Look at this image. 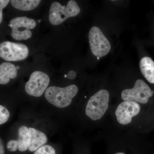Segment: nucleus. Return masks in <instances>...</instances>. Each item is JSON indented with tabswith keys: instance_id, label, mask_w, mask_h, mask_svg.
<instances>
[{
	"instance_id": "obj_18",
	"label": "nucleus",
	"mask_w": 154,
	"mask_h": 154,
	"mask_svg": "<svg viewBox=\"0 0 154 154\" xmlns=\"http://www.w3.org/2000/svg\"><path fill=\"white\" fill-rule=\"evenodd\" d=\"M7 149L11 152H15L18 150V143L16 140H11L7 143Z\"/></svg>"
},
{
	"instance_id": "obj_13",
	"label": "nucleus",
	"mask_w": 154,
	"mask_h": 154,
	"mask_svg": "<svg viewBox=\"0 0 154 154\" xmlns=\"http://www.w3.org/2000/svg\"><path fill=\"white\" fill-rule=\"evenodd\" d=\"M140 68L146 79L151 84H154V62L151 58L145 57L142 58Z\"/></svg>"
},
{
	"instance_id": "obj_6",
	"label": "nucleus",
	"mask_w": 154,
	"mask_h": 154,
	"mask_svg": "<svg viewBox=\"0 0 154 154\" xmlns=\"http://www.w3.org/2000/svg\"><path fill=\"white\" fill-rule=\"evenodd\" d=\"M154 94V91L143 80L139 79L136 81L132 88L122 91L121 98L122 101H133L143 105L147 104Z\"/></svg>"
},
{
	"instance_id": "obj_1",
	"label": "nucleus",
	"mask_w": 154,
	"mask_h": 154,
	"mask_svg": "<svg viewBox=\"0 0 154 154\" xmlns=\"http://www.w3.org/2000/svg\"><path fill=\"white\" fill-rule=\"evenodd\" d=\"M107 140L106 154H145L140 138L137 135L113 134Z\"/></svg>"
},
{
	"instance_id": "obj_14",
	"label": "nucleus",
	"mask_w": 154,
	"mask_h": 154,
	"mask_svg": "<svg viewBox=\"0 0 154 154\" xmlns=\"http://www.w3.org/2000/svg\"><path fill=\"white\" fill-rule=\"evenodd\" d=\"M18 150L25 152L28 150L29 146V132L28 128L22 125L18 130Z\"/></svg>"
},
{
	"instance_id": "obj_22",
	"label": "nucleus",
	"mask_w": 154,
	"mask_h": 154,
	"mask_svg": "<svg viewBox=\"0 0 154 154\" xmlns=\"http://www.w3.org/2000/svg\"><path fill=\"white\" fill-rule=\"evenodd\" d=\"M67 75H64V77L65 78H66V77H67Z\"/></svg>"
},
{
	"instance_id": "obj_12",
	"label": "nucleus",
	"mask_w": 154,
	"mask_h": 154,
	"mask_svg": "<svg viewBox=\"0 0 154 154\" xmlns=\"http://www.w3.org/2000/svg\"><path fill=\"white\" fill-rule=\"evenodd\" d=\"M17 76V69L13 64L3 63L0 65V84L6 85L10 80L16 79Z\"/></svg>"
},
{
	"instance_id": "obj_11",
	"label": "nucleus",
	"mask_w": 154,
	"mask_h": 154,
	"mask_svg": "<svg viewBox=\"0 0 154 154\" xmlns=\"http://www.w3.org/2000/svg\"><path fill=\"white\" fill-rule=\"evenodd\" d=\"M29 146L28 151L34 152L47 143V136L44 132L33 128H28Z\"/></svg>"
},
{
	"instance_id": "obj_7",
	"label": "nucleus",
	"mask_w": 154,
	"mask_h": 154,
	"mask_svg": "<svg viewBox=\"0 0 154 154\" xmlns=\"http://www.w3.org/2000/svg\"><path fill=\"white\" fill-rule=\"evenodd\" d=\"M89 40L91 52L95 56L103 57L110 52V42L98 27L94 26L91 28L89 31Z\"/></svg>"
},
{
	"instance_id": "obj_5",
	"label": "nucleus",
	"mask_w": 154,
	"mask_h": 154,
	"mask_svg": "<svg viewBox=\"0 0 154 154\" xmlns=\"http://www.w3.org/2000/svg\"><path fill=\"white\" fill-rule=\"evenodd\" d=\"M80 11L79 7L73 0L69 1L66 6H62L58 2H54L50 8V23L54 25H60L68 18L79 15Z\"/></svg>"
},
{
	"instance_id": "obj_19",
	"label": "nucleus",
	"mask_w": 154,
	"mask_h": 154,
	"mask_svg": "<svg viewBox=\"0 0 154 154\" xmlns=\"http://www.w3.org/2000/svg\"><path fill=\"white\" fill-rule=\"evenodd\" d=\"M10 1L9 0H1L0 1V23H2L3 19L2 11L3 9L8 5Z\"/></svg>"
},
{
	"instance_id": "obj_4",
	"label": "nucleus",
	"mask_w": 154,
	"mask_h": 154,
	"mask_svg": "<svg viewBox=\"0 0 154 154\" xmlns=\"http://www.w3.org/2000/svg\"><path fill=\"white\" fill-rule=\"evenodd\" d=\"M78 91L79 88L75 85L63 88L51 86L45 92V96L51 105L58 108H64L71 105Z\"/></svg>"
},
{
	"instance_id": "obj_3",
	"label": "nucleus",
	"mask_w": 154,
	"mask_h": 154,
	"mask_svg": "<svg viewBox=\"0 0 154 154\" xmlns=\"http://www.w3.org/2000/svg\"><path fill=\"white\" fill-rule=\"evenodd\" d=\"M143 105L133 101H122L112 110L113 120L119 127L129 128L140 121Z\"/></svg>"
},
{
	"instance_id": "obj_9",
	"label": "nucleus",
	"mask_w": 154,
	"mask_h": 154,
	"mask_svg": "<svg viewBox=\"0 0 154 154\" xmlns=\"http://www.w3.org/2000/svg\"><path fill=\"white\" fill-rule=\"evenodd\" d=\"M29 54V49L22 43L5 41L0 44V57L9 61L23 60Z\"/></svg>"
},
{
	"instance_id": "obj_16",
	"label": "nucleus",
	"mask_w": 154,
	"mask_h": 154,
	"mask_svg": "<svg viewBox=\"0 0 154 154\" xmlns=\"http://www.w3.org/2000/svg\"><path fill=\"white\" fill-rule=\"evenodd\" d=\"M33 154H56V152L52 146L44 145L36 150Z\"/></svg>"
},
{
	"instance_id": "obj_20",
	"label": "nucleus",
	"mask_w": 154,
	"mask_h": 154,
	"mask_svg": "<svg viewBox=\"0 0 154 154\" xmlns=\"http://www.w3.org/2000/svg\"><path fill=\"white\" fill-rule=\"evenodd\" d=\"M76 73L73 70L69 71L67 75L68 78L70 80L74 79L76 77Z\"/></svg>"
},
{
	"instance_id": "obj_17",
	"label": "nucleus",
	"mask_w": 154,
	"mask_h": 154,
	"mask_svg": "<svg viewBox=\"0 0 154 154\" xmlns=\"http://www.w3.org/2000/svg\"><path fill=\"white\" fill-rule=\"evenodd\" d=\"M10 113L8 109L3 105H0V125L5 124L8 120Z\"/></svg>"
},
{
	"instance_id": "obj_15",
	"label": "nucleus",
	"mask_w": 154,
	"mask_h": 154,
	"mask_svg": "<svg viewBox=\"0 0 154 154\" xmlns=\"http://www.w3.org/2000/svg\"><path fill=\"white\" fill-rule=\"evenodd\" d=\"M40 2L39 0H12L11 4L16 9L22 11H30L37 8Z\"/></svg>"
},
{
	"instance_id": "obj_10",
	"label": "nucleus",
	"mask_w": 154,
	"mask_h": 154,
	"mask_svg": "<svg viewBox=\"0 0 154 154\" xmlns=\"http://www.w3.org/2000/svg\"><path fill=\"white\" fill-rule=\"evenodd\" d=\"M49 83V77L46 73L36 71L30 75V79L25 84V91L30 96L40 97L48 88Z\"/></svg>"
},
{
	"instance_id": "obj_21",
	"label": "nucleus",
	"mask_w": 154,
	"mask_h": 154,
	"mask_svg": "<svg viewBox=\"0 0 154 154\" xmlns=\"http://www.w3.org/2000/svg\"><path fill=\"white\" fill-rule=\"evenodd\" d=\"M0 154H5V148L2 139L0 140Z\"/></svg>"
},
{
	"instance_id": "obj_8",
	"label": "nucleus",
	"mask_w": 154,
	"mask_h": 154,
	"mask_svg": "<svg viewBox=\"0 0 154 154\" xmlns=\"http://www.w3.org/2000/svg\"><path fill=\"white\" fill-rule=\"evenodd\" d=\"M36 25L33 19L26 17H16L11 19L9 24L12 29L11 36L17 40H27L32 36L30 29L35 28Z\"/></svg>"
},
{
	"instance_id": "obj_2",
	"label": "nucleus",
	"mask_w": 154,
	"mask_h": 154,
	"mask_svg": "<svg viewBox=\"0 0 154 154\" xmlns=\"http://www.w3.org/2000/svg\"><path fill=\"white\" fill-rule=\"evenodd\" d=\"M111 107L109 91L101 89L88 99L85 106V115L91 121L99 122L105 119Z\"/></svg>"
}]
</instances>
